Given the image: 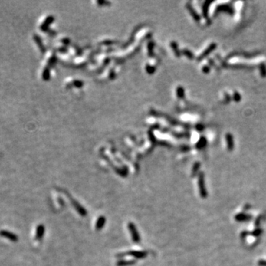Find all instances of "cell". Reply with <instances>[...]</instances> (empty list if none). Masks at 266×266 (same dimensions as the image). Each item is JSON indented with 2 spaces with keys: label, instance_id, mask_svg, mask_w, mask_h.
Wrapping results in <instances>:
<instances>
[{
  "label": "cell",
  "instance_id": "cell-1",
  "mask_svg": "<svg viewBox=\"0 0 266 266\" xmlns=\"http://www.w3.org/2000/svg\"><path fill=\"white\" fill-rule=\"evenodd\" d=\"M128 229L130 231L132 236V240L135 243H138L140 241V237L138 232V229L133 222H129L128 223Z\"/></svg>",
  "mask_w": 266,
  "mask_h": 266
},
{
  "label": "cell",
  "instance_id": "cell-10",
  "mask_svg": "<svg viewBox=\"0 0 266 266\" xmlns=\"http://www.w3.org/2000/svg\"><path fill=\"white\" fill-rule=\"evenodd\" d=\"M258 265L260 266H266V260H261L258 262Z\"/></svg>",
  "mask_w": 266,
  "mask_h": 266
},
{
  "label": "cell",
  "instance_id": "cell-5",
  "mask_svg": "<svg viewBox=\"0 0 266 266\" xmlns=\"http://www.w3.org/2000/svg\"><path fill=\"white\" fill-rule=\"evenodd\" d=\"M70 200H72V204H73V207H74L75 209L78 212V214H79L80 215L83 216V217H85V216L87 215V210L84 208L81 204L78 203V202L76 201L75 200H73V199L71 198Z\"/></svg>",
  "mask_w": 266,
  "mask_h": 266
},
{
  "label": "cell",
  "instance_id": "cell-6",
  "mask_svg": "<svg viewBox=\"0 0 266 266\" xmlns=\"http://www.w3.org/2000/svg\"><path fill=\"white\" fill-rule=\"evenodd\" d=\"M44 232H45V228L44 225L42 224H40L37 226L36 228V237H35V239L36 240L40 241L42 240L43 237H44Z\"/></svg>",
  "mask_w": 266,
  "mask_h": 266
},
{
  "label": "cell",
  "instance_id": "cell-3",
  "mask_svg": "<svg viewBox=\"0 0 266 266\" xmlns=\"http://www.w3.org/2000/svg\"><path fill=\"white\" fill-rule=\"evenodd\" d=\"M198 187H199V192H200V197H201L202 198H206L207 196H208V192H207L206 189H205V180H204V176L203 174H200V177H199Z\"/></svg>",
  "mask_w": 266,
  "mask_h": 266
},
{
  "label": "cell",
  "instance_id": "cell-7",
  "mask_svg": "<svg viewBox=\"0 0 266 266\" xmlns=\"http://www.w3.org/2000/svg\"><path fill=\"white\" fill-rule=\"evenodd\" d=\"M105 222H106V218L103 216H100L98 218L96 221V224H95V228L96 230H101L103 228L105 225Z\"/></svg>",
  "mask_w": 266,
  "mask_h": 266
},
{
  "label": "cell",
  "instance_id": "cell-8",
  "mask_svg": "<svg viewBox=\"0 0 266 266\" xmlns=\"http://www.w3.org/2000/svg\"><path fill=\"white\" fill-rule=\"evenodd\" d=\"M136 263V261L134 260H120L116 262L117 266H128L133 265Z\"/></svg>",
  "mask_w": 266,
  "mask_h": 266
},
{
  "label": "cell",
  "instance_id": "cell-9",
  "mask_svg": "<svg viewBox=\"0 0 266 266\" xmlns=\"http://www.w3.org/2000/svg\"><path fill=\"white\" fill-rule=\"evenodd\" d=\"M251 218V216L245 215V214H240V215H237L235 217L236 220L237 221H240V222H244V221H247V220H249Z\"/></svg>",
  "mask_w": 266,
  "mask_h": 266
},
{
  "label": "cell",
  "instance_id": "cell-2",
  "mask_svg": "<svg viewBox=\"0 0 266 266\" xmlns=\"http://www.w3.org/2000/svg\"><path fill=\"white\" fill-rule=\"evenodd\" d=\"M147 252L141 251H127L126 253L120 254V255H117L116 257H124V256H130V257H135L136 259H143L147 257Z\"/></svg>",
  "mask_w": 266,
  "mask_h": 266
},
{
  "label": "cell",
  "instance_id": "cell-4",
  "mask_svg": "<svg viewBox=\"0 0 266 266\" xmlns=\"http://www.w3.org/2000/svg\"><path fill=\"white\" fill-rule=\"evenodd\" d=\"M0 236L13 241V242H17V241L19 240V238H18L17 235L12 233V232H8V231H5V230L0 231Z\"/></svg>",
  "mask_w": 266,
  "mask_h": 266
}]
</instances>
